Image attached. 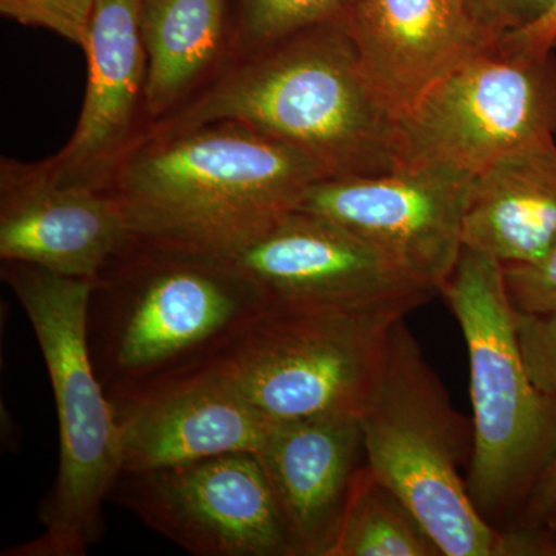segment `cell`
Listing matches in <instances>:
<instances>
[{
  "mask_svg": "<svg viewBox=\"0 0 556 556\" xmlns=\"http://www.w3.org/2000/svg\"><path fill=\"white\" fill-rule=\"evenodd\" d=\"M325 178L303 150L218 121L139 135L102 189L118 201L135 241L230 260Z\"/></svg>",
  "mask_w": 556,
  "mask_h": 556,
  "instance_id": "cell-1",
  "label": "cell"
},
{
  "mask_svg": "<svg viewBox=\"0 0 556 556\" xmlns=\"http://www.w3.org/2000/svg\"><path fill=\"white\" fill-rule=\"evenodd\" d=\"M218 121L294 146L331 177L401 167L397 112L369 78L346 20L232 58L195 97L141 134Z\"/></svg>",
  "mask_w": 556,
  "mask_h": 556,
  "instance_id": "cell-2",
  "label": "cell"
},
{
  "mask_svg": "<svg viewBox=\"0 0 556 556\" xmlns=\"http://www.w3.org/2000/svg\"><path fill=\"white\" fill-rule=\"evenodd\" d=\"M38 339L56 404L60 468L43 503V532L5 556H83L102 530V506L123 475L115 412L94 367L90 303L94 281L28 263L3 262Z\"/></svg>",
  "mask_w": 556,
  "mask_h": 556,
  "instance_id": "cell-3",
  "label": "cell"
},
{
  "mask_svg": "<svg viewBox=\"0 0 556 556\" xmlns=\"http://www.w3.org/2000/svg\"><path fill=\"white\" fill-rule=\"evenodd\" d=\"M365 463L426 527L444 556H511L510 535L479 515L467 490L473 419L457 412L405 317L388 336L361 413Z\"/></svg>",
  "mask_w": 556,
  "mask_h": 556,
  "instance_id": "cell-4",
  "label": "cell"
},
{
  "mask_svg": "<svg viewBox=\"0 0 556 556\" xmlns=\"http://www.w3.org/2000/svg\"><path fill=\"white\" fill-rule=\"evenodd\" d=\"M439 295L459 321L470 362L468 495L485 521L507 532L554 452L556 399L538 390L527 371L500 262L464 248Z\"/></svg>",
  "mask_w": 556,
  "mask_h": 556,
  "instance_id": "cell-5",
  "label": "cell"
},
{
  "mask_svg": "<svg viewBox=\"0 0 556 556\" xmlns=\"http://www.w3.org/2000/svg\"><path fill=\"white\" fill-rule=\"evenodd\" d=\"M262 305L228 260L131 239L94 280L101 369L115 388L185 367Z\"/></svg>",
  "mask_w": 556,
  "mask_h": 556,
  "instance_id": "cell-6",
  "label": "cell"
},
{
  "mask_svg": "<svg viewBox=\"0 0 556 556\" xmlns=\"http://www.w3.org/2000/svg\"><path fill=\"white\" fill-rule=\"evenodd\" d=\"M407 314L262 305L199 362L273 424L332 413L361 415L378 380L391 328Z\"/></svg>",
  "mask_w": 556,
  "mask_h": 556,
  "instance_id": "cell-7",
  "label": "cell"
},
{
  "mask_svg": "<svg viewBox=\"0 0 556 556\" xmlns=\"http://www.w3.org/2000/svg\"><path fill=\"white\" fill-rule=\"evenodd\" d=\"M556 137V50L508 38L471 58L399 116L402 166L477 175L533 142Z\"/></svg>",
  "mask_w": 556,
  "mask_h": 556,
  "instance_id": "cell-8",
  "label": "cell"
},
{
  "mask_svg": "<svg viewBox=\"0 0 556 556\" xmlns=\"http://www.w3.org/2000/svg\"><path fill=\"white\" fill-rule=\"evenodd\" d=\"M110 497L192 555L292 556L276 495L255 453L123 471Z\"/></svg>",
  "mask_w": 556,
  "mask_h": 556,
  "instance_id": "cell-9",
  "label": "cell"
},
{
  "mask_svg": "<svg viewBox=\"0 0 556 556\" xmlns=\"http://www.w3.org/2000/svg\"><path fill=\"white\" fill-rule=\"evenodd\" d=\"M228 262L277 308L409 314L438 295L375 244L299 208Z\"/></svg>",
  "mask_w": 556,
  "mask_h": 556,
  "instance_id": "cell-10",
  "label": "cell"
},
{
  "mask_svg": "<svg viewBox=\"0 0 556 556\" xmlns=\"http://www.w3.org/2000/svg\"><path fill=\"white\" fill-rule=\"evenodd\" d=\"M473 181L470 172L441 164L325 178L306 192L299 211L375 244L439 294L463 254Z\"/></svg>",
  "mask_w": 556,
  "mask_h": 556,
  "instance_id": "cell-11",
  "label": "cell"
},
{
  "mask_svg": "<svg viewBox=\"0 0 556 556\" xmlns=\"http://www.w3.org/2000/svg\"><path fill=\"white\" fill-rule=\"evenodd\" d=\"M108 393L123 471L257 453L276 426L199 361Z\"/></svg>",
  "mask_w": 556,
  "mask_h": 556,
  "instance_id": "cell-12",
  "label": "cell"
},
{
  "mask_svg": "<svg viewBox=\"0 0 556 556\" xmlns=\"http://www.w3.org/2000/svg\"><path fill=\"white\" fill-rule=\"evenodd\" d=\"M346 24L399 116L507 33L481 0H356Z\"/></svg>",
  "mask_w": 556,
  "mask_h": 556,
  "instance_id": "cell-13",
  "label": "cell"
},
{
  "mask_svg": "<svg viewBox=\"0 0 556 556\" xmlns=\"http://www.w3.org/2000/svg\"><path fill=\"white\" fill-rule=\"evenodd\" d=\"M112 193L51 177L42 163L0 164V258L97 280L130 243Z\"/></svg>",
  "mask_w": 556,
  "mask_h": 556,
  "instance_id": "cell-14",
  "label": "cell"
},
{
  "mask_svg": "<svg viewBox=\"0 0 556 556\" xmlns=\"http://www.w3.org/2000/svg\"><path fill=\"white\" fill-rule=\"evenodd\" d=\"M141 0H97L84 53L86 98L67 146L43 161L51 177L104 188L144 127L148 53L139 22Z\"/></svg>",
  "mask_w": 556,
  "mask_h": 556,
  "instance_id": "cell-15",
  "label": "cell"
},
{
  "mask_svg": "<svg viewBox=\"0 0 556 556\" xmlns=\"http://www.w3.org/2000/svg\"><path fill=\"white\" fill-rule=\"evenodd\" d=\"M255 455L276 495L292 556H331L351 486L365 464L361 415L276 424Z\"/></svg>",
  "mask_w": 556,
  "mask_h": 556,
  "instance_id": "cell-16",
  "label": "cell"
},
{
  "mask_svg": "<svg viewBox=\"0 0 556 556\" xmlns=\"http://www.w3.org/2000/svg\"><path fill=\"white\" fill-rule=\"evenodd\" d=\"M555 243V139L514 150L475 175L464 248L514 265L540 258Z\"/></svg>",
  "mask_w": 556,
  "mask_h": 556,
  "instance_id": "cell-17",
  "label": "cell"
},
{
  "mask_svg": "<svg viewBox=\"0 0 556 556\" xmlns=\"http://www.w3.org/2000/svg\"><path fill=\"white\" fill-rule=\"evenodd\" d=\"M144 127L186 104L232 58L226 0H141ZM142 127V129H144Z\"/></svg>",
  "mask_w": 556,
  "mask_h": 556,
  "instance_id": "cell-18",
  "label": "cell"
},
{
  "mask_svg": "<svg viewBox=\"0 0 556 556\" xmlns=\"http://www.w3.org/2000/svg\"><path fill=\"white\" fill-rule=\"evenodd\" d=\"M331 556H444L422 522L367 463L357 471Z\"/></svg>",
  "mask_w": 556,
  "mask_h": 556,
  "instance_id": "cell-19",
  "label": "cell"
},
{
  "mask_svg": "<svg viewBox=\"0 0 556 556\" xmlns=\"http://www.w3.org/2000/svg\"><path fill=\"white\" fill-rule=\"evenodd\" d=\"M354 3L356 0H240L236 24L230 27L232 58L316 25L346 20Z\"/></svg>",
  "mask_w": 556,
  "mask_h": 556,
  "instance_id": "cell-20",
  "label": "cell"
},
{
  "mask_svg": "<svg viewBox=\"0 0 556 556\" xmlns=\"http://www.w3.org/2000/svg\"><path fill=\"white\" fill-rule=\"evenodd\" d=\"M97 0H0L3 16L47 28L84 49Z\"/></svg>",
  "mask_w": 556,
  "mask_h": 556,
  "instance_id": "cell-21",
  "label": "cell"
},
{
  "mask_svg": "<svg viewBox=\"0 0 556 556\" xmlns=\"http://www.w3.org/2000/svg\"><path fill=\"white\" fill-rule=\"evenodd\" d=\"M503 276L518 314L541 316L556 311V243L533 262L503 265Z\"/></svg>",
  "mask_w": 556,
  "mask_h": 556,
  "instance_id": "cell-22",
  "label": "cell"
},
{
  "mask_svg": "<svg viewBox=\"0 0 556 556\" xmlns=\"http://www.w3.org/2000/svg\"><path fill=\"white\" fill-rule=\"evenodd\" d=\"M518 342L530 379L556 399V311L541 316L518 314Z\"/></svg>",
  "mask_w": 556,
  "mask_h": 556,
  "instance_id": "cell-23",
  "label": "cell"
},
{
  "mask_svg": "<svg viewBox=\"0 0 556 556\" xmlns=\"http://www.w3.org/2000/svg\"><path fill=\"white\" fill-rule=\"evenodd\" d=\"M556 517V445L527 493L517 521L507 532L532 533Z\"/></svg>",
  "mask_w": 556,
  "mask_h": 556,
  "instance_id": "cell-24",
  "label": "cell"
},
{
  "mask_svg": "<svg viewBox=\"0 0 556 556\" xmlns=\"http://www.w3.org/2000/svg\"><path fill=\"white\" fill-rule=\"evenodd\" d=\"M497 24L508 31L525 30L543 20L556 0H481Z\"/></svg>",
  "mask_w": 556,
  "mask_h": 556,
  "instance_id": "cell-25",
  "label": "cell"
},
{
  "mask_svg": "<svg viewBox=\"0 0 556 556\" xmlns=\"http://www.w3.org/2000/svg\"><path fill=\"white\" fill-rule=\"evenodd\" d=\"M508 38L517 40L521 46L532 50H552L556 39V2L551 11L525 30L508 31Z\"/></svg>",
  "mask_w": 556,
  "mask_h": 556,
  "instance_id": "cell-26",
  "label": "cell"
},
{
  "mask_svg": "<svg viewBox=\"0 0 556 556\" xmlns=\"http://www.w3.org/2000/svg\"><path fill=\"white\" fill-rule=\"evenodd\" d=\"M532 533H536L538 538H540L544 548V556H556V517L551 519L543 529Z\"/></svg>",
  "mask_w": 556,
  "mask_h": 556,
  "instance_id": "cell-27",
  "label": "cell"
},
{
  "mask_svg": "<svg viewBox=\"0 0 556 556\" xmlns=\"http://www.w3.org/2000/svg\"><path fill=\"white\" fill-rule=\"evenodd\" d=\"M554 49L556 50V39H555V43H554Z\"/></svg>",
  "mask_w": 556,
  "mask_h": 556,
  "instance_id": "cell-28",
  "label": "cell"
}]
</instances>
